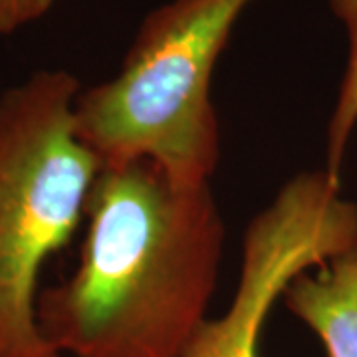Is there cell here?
Wrapping results in <instances>:
<instances>
[{
	"mask_svg": "<svg viewBox=\"0 0 357 357\" xmlns=\"http://www.w3.org/2000/svg\"><path fill=\"white\" fill-rule=\"evenodd\" d=\"M357 243V203L328 171L300 173L248 222L236 290L177 357H260V333L286 286Z\"/></svg>",
	"mask_w": 357,
	"mask_h": 357,
	"instance_id": "277c9868",
	"label": "cell"
},
{
	"mask_svg": "<svg viewBox=\"0 0 357 357\" xmlns=\"http://www.w3.org/2000/svg\"><path fill=\"white\" fill-rule=\"evenodd\" d=\"M60 0H0V36L14 34L50 13Z\"/></svg>",
	"mask_w": 357,
	"mask_h": 357,
	"instance_id": "52a82bcc",
	"label": "cell"
},
{
	"mask_svg": "<svg viewBox=\"0 0 357 357\" xmlns=\"http://www.w3.org/2000/svg\"><path fill=\"white\" fill-rule=\"evenodd\" d=\"M298 274L282 294L286 307L324 344L328 357H357V243Z\"/></svg>",
	"mask_w": 357,
	"mask_h": 357,
	"instance_id": "5b68a950",
	"label": "cell"
},
{
	"mask_svg": "<svg viewBox=\"0 0 357 357\" xmlns=\"http://www.w3.org/2000/svg\"><path fill=\"white\" fill-rule=\"evenodd\" d=\"M82 91L40 70L0 98V357H62L36 318L38 278L86 217L102 163L76 133Z\"/></svg>",
	"mask_w": 357,
	"mask_h": 357,
	"instance_id": "3957f363",
	"label": "cell"
},
{
	"mask_svg": "<svg viewBox=\"0 0 357 357\" xmlns=\"http://www.w3.org/2000/svg\"><path fill=\"white\" fill-rule=\"evenodd\" d=\"M330 8L347 34V62L340 84L337 102L328 126V165L326 171L340 181L347 143L357 126V0H328Z\"/></svg>",
	"mask_w": 357,
	"mask_h": 357,
	"instance_id": "8992f818",
	"label": "cell"
},
{
	"mask_svg": "<svg viewBox=\"0 0 357 357\" xmlns=\"http://www.w3.org/2000/svg\"><path fill=\"white\" fill-rule=\"evenodd\" d=\"M256 0H169L147 14L119 72L82 89L76 133L102 165L145 159L185 183L220 161L211 82L232 28Z\"/></svg>",
	"mask_w": 357,
	"mask_h": 357,
	"instance_id": "7a4b0ae2",
	"label": "cell"
},
{
	"mask_svg": "<svg viewBox=\"0 0 357 357\" xmlns=\"http://www.w3.org/2000/svg\"><path fill=\"white\" fill-rule=\"evenodd\" d=\"M70 278L42 290L46 342L72 357H177L217 290L227 229L211 183L135 159L102 165Z\"/></svg>",
	"mask_w": 357,
	"mask_h": 357,
	"instance_id": "6da1fadb",
	"label": "cell"
}]
</instances>
